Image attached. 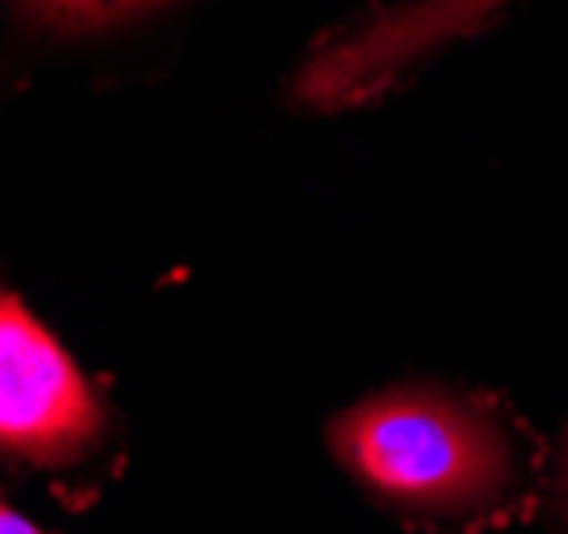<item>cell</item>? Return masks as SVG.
I'll use <instances>...</instances> for the list:
<instances>
[{
	"mask_svg": "<svg viewBox=\"0 0 568 534\" xmlns=\"http://www.w3.org/2000/svg\"><path fill=\"white\" fill-rule=\"evenodd\" d=\"M547 517H551V531L568 534V427L560 432L551 475H547Z\"/></svg>",
	"mask_w": 568,
	"mask_h": 534,
	"instance_id": "5",
	"label": "cell"
},
{
	"mask_svg": "<svg viewBox=\"0 0 568 534\" xmlns=\"http://www.w3.org/2000/svg\"><path fill=\"white\" fill-rule=\"evenodd\" d=\"M0 534H43L30 517H22L18 508H9L0 501Z\"/></svg>",
	"mask_w": 568,
	"mask_h": 534,
	"instance_id": "6",
	"label": "cell"
},
{
	"mask_svg": "<svg viewBox=\"0 0 568 534\" xmlns=\"http://www.w3.org/2000/svg\"><path fill=\"white\" fill-rule=\"evenodd\" d=\"M108 432V402L78 360L13 291H0V462L69 475L103 453Z\"/></svg>",
	"mask_w": 568,
	"mask_h": 534,
	"instance_id": "2",
	"label": "cell"
},
{
	"mask_svg": "<svg viewBox=\"0 0 568 534\" xmlns=\"http://www.w3.org/2000/svg\"><path fill=\"white\" fill-rule=\"evenodd\" d=\"M513 0H406L372 13L355 27L325 39L313 57L300 64L291 94L313 112H342L376 99L402 73L479 30Z\"/></svg>",
	"mask_w": 568,
	"mask_h": 534,
	"instance_id": "3",
	"label": "cell"
},
{
	"mask_svg": "<svg viewBox=\"0 0 568 534\" xmlns=\"http://www.w3.org/2000/svg\"><path fill=\"white\" fill-rule=\"evenodd\" d=\"M9 4L30 30L82 39V34L124 27V22L145 18L154 9H168L175 0H9Z\"/></svg>",
	"mask_w": 568,
	"mask_h": 534,
	"instance_id": "4",
	"label": "cell"
},
{
	"mask_svg": "<svg viewBox=\"0 0 568 534\" xmlns=\"http://www.w3.org/2000/svg\"><path fill=\"white\" fill-rule=\"evenodd\" d=\"M329 453L381 508L470 531L517 513L526 453L487 402L449 385H389L329 423Z\"/></svg>",
	"mask_w": 568,
	"mask_h": 534,
	"instance_id": "1",
	"label": "cell"
}]
</instances>
